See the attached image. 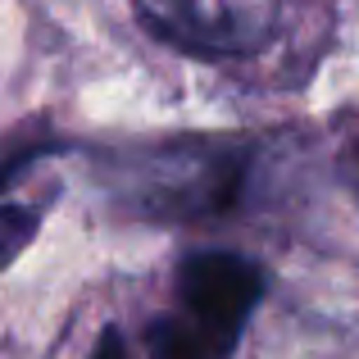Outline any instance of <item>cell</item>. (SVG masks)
I'll return each instance as SVG.
<instances>
[{
	"mask_svg": "<svg viewBox=\"0 0 359 359\" xmlns=\"http://www.w3.org/2000/svg\"><path fill=\"white\" fill-rule=\"evenodd\" d=\"M250 146L232 137H168L118 146L100 159V182L128 214L141 219H205L237 201Z\"/></svg>",
	"mask_w": 359,
	"mask_h": 359,
	"instance_id": "obj_1",
	"label": "cell"
},
{
	"mask_svg": "<svg viewBox=\"0 0 359 359\" xmlns=\"http://www.w3.org/2000/svg\"><path fill=\"white\" fill-rule=\"evenodd\" d=\"M182 314L223 346H237L245 332V318L264 296V269L232 250H201L177 273Z\"/></svg>",
	"mask_w": 359,
	"mask_h": 359,
	"instance_id": "obj_2",
	"label": "cell"
},
{
	"mask_svg": "<svg viewBox=\"0 0 359 359\" xmlns=\"http://www.w3.org/2000/svg\"><path fill=\"white\" fill-rule=\"evenodd\" d=\"M146 351L150 359H228L232 346L196 327L187 314H164L146 327Z\"/></svg>",
	"mask_w": 359,
	"mask_h": 359,
	"instance_id": "obj_3",
	"label": "cell"
},
{
	"mask_svg": "<svg viewBox=\"0 0 359 359\" xmlns=\"http://www.w3.org/2000/svg\"><path fill=\"white\" fill-rule=\"evenodd\" d=\"M36 228H41V210H32V205H0V269H9L32 245Z\"/></svg>",
	"mask_w": 359,
	"mask_h": 359,
	"instance_id": "obj_4",
	"label": "cell"
},
{
	"mask_svg": "<svg viewBox=\"0 0 359 359\" xmlns=\"http://www.w3.org/2000/svg\"><path fill=\"white\" fill-rule=\"evenodd\" d=\"M69 141H60V137H32V132H14L9 137V146L0 150V187H9L23 168H32L36 159H46V155H55V150H64Z\"/></svg>",
	"mask_w": 359,
	"mask_h": 359,
	"instance_id": "obj_5",
	"label": "cell"
},
{
	"mask_svg": "<svg viewBox=\"0 0 359 359\" xmlns=\"http://www.w3.org/2000/svg\"><path fill=\"white\" fill-rule=\"evenodd\" d=\"M91 359H128V346H123L118 327H105V332L96 337V355H91Z\"/></svg>",
	"mask_w": 359,
	"mask_h": 359,
	"instance_id": "obj_6",
	"label": "cell"
},
{
	"mask_svg": "<svg viewBox=\"0 0 359 359\" xmlns=\"http://www.w3.org/2000/svg\"><path fill=\"white\" fill-rule=\"evenodd\" d=\"M351 164H355V182H359V141H355V150H351Z\"/></svg>",
	"mask_w": 359,
	"mask_h": 359,
	"instance_id": "obj_7",
	"label": "cell"
}]
</instances>
